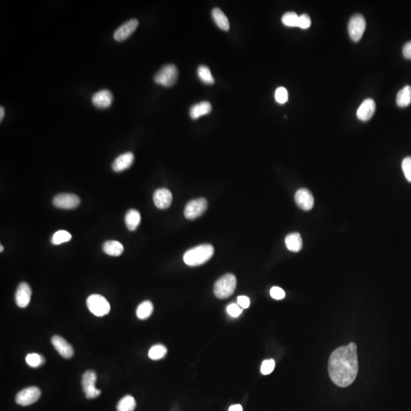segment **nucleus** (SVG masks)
Wrapping results in <instances>:
<instances>
[{
  "mask_svg": "<svg viewBox=\"0 0 411 411\" xmlns=\"http://www.w3.org/2000/svg\"><path fill=\"white\" fill-rule=\"evenodd\" d=\"M357 346L351 343L335 350L330 356L328 372L331 381L341 388H347L353 383L357 376Z\"/></svg>",
  "mask_w": 411,
  "mask_h": 411,
  "instance_id": "nucleus-1",
  "label": "nucleus"
},
{
  "mask_svg": "<svg viewBox=\"0 0 411 411\" xmlns=\"http://www.w3.org/2000/svg\"><path fill=\"white\" fill-rule=\"evenodd\" d=\"M214 254V247L210 244H200L186 251L183 261L190 267H196L208 261Z\"/></svg>",
  "mask_w": 411,
  "mask_h": 411,
  "instance_id": "nucleus-2",
  "label": "nucleus"
},
{
  "mask_svg": "<svg viewBox=\"0 0 411 411\" xmlns=\"http://www.w3.org/2000/svg\"><path fill=\"white\" fill-rule=\"evenodd\" d=\"M237 285L235 276L227 274L216 281L214 285V294L217 298H227L233 295Z\"/></svg>",
  "mask_w": 411,
  "mask_h": 411,
  "instance_id": "nucleus-3",
  "label": "nucleus"
},
{
  "mask_svg": "<svg viewBox=\"0 0 411 411\" xmlns=\"http://www.w3.org/2000/svg\"><path fill=\"white\" fill-rule=\"evenodd\" d=\"M178 75V71L174 64H166L162 66L155 75L156 83L163 85L165 87H171L176 84Z\"/></svg>",
  "mask_w": 411,
  "mask_h": 411,
  "instance_id": "nucleus-4",
  "label": "nucleus"
},
{
  "mask_svg": "<svg viewBox=\"0 0 411 411\" xmlns=\"http://www.w3.org/2000/svg\"><path fill=\"white\" fill-rule=\"evenodd\" d=\"M86 304L89 311L97 317L105 316L111 311V305L108 300L98 294L90 295L87 298Z\"/></svg>",
  "mask_w": 411,
  "mask_h": 411,
  "instance_id": "nucleus-5",
  "label": "nucleus"
},
{
  "mask_svg": "<svg viewBox=\"0 0 411 411\" xmlns=\"http://www.w3.org/2000/svg\"><path fill=\"white\" fill-rule=\"evenodd\" d=\"M366 22L365 18L361 14H355L350 19L348 31L351 39L355 42L360 41L365 32Z\"/></svg>",
  "mask_w": 411,
  "mask_h": 411,
  "instance_id": "nucleus-6",
  "label": "nucleus"
},
{
  "mask_svg": "<svg viewBox=\"0 0 411 411\" xmlns=\"http://www.w3.org/2000/svg\"><path fill=\"white\" fill-rule=\"evenodd\" d=\"M96 379V373H95V371H86L82 376V388H83L85 397L88 399H93V398H98L102 393L100 390L95 388Z\"/></svg>",
  "mask_w": 411,
  "mask_h": 411,
  "instance_id": "nucleus-7",
  "label": "nucleus"
},
{
  "mask_svg": "<svg viewBox=\"0 0 411 411\" xmlns=\"http://www.w3.org/2000/svg\"><path fill=\"white\" fill-rule=\"evenodd\" d=\"M208 207L207 200L198 198L190 200L186 205L184 216L187 220H195L205 213Z\"/></svg>",
  "mask_w": 411,
  "mask_h": 411,
  "instance_id": "nucleus-8",
  "label": "nucleus"
},
{
  "mask_svg": "<svg viewBox=\"0 0 411 411\" xmlns=\"http://www.w3.org/2000/svg\"><path fill=\"white\" fill-rule=\"evenodd\" d=\"M41 392L37 387H29L18 392L15 397V402L21 406H28L38 402L41 398Z\"/></svg>",
  "mask_w": 411,
  "mask_h": 411,
  "instance_id": "nucleus-9",
  "label": "nucleus"
},
{
  "mask_svg": "<svg viewBox=\"0 0 411 411\" xmlns=\"http://www.w3.org/2000/svg\"><path fill=\"white\" fill-rule=\"evenodd\" d=\"M55 207L62 210H72L80 204V199L72 193H59L53 200Z\"/></svg>",
  "mask_w": 411,
  "mask_h": 411,
  "instance_id": "nucleus-10",
  "label": "nucleus"
},
{
  "mask_svg": "<svg viewBox=\"0 0 411 411\" xmlns=\"http://www.w3.org/2000/svg\"><path fill=\"white\" fill-rule=\"evenodd\" d=\"M139 25L137 19H130L126 21L121 26L119 27L114 34V38L116 41H123L131 36Z\"/></svg>",
  "mask_w": 411,
  "mask_h": 411,
  "instance_id": "nucleus-11",
  "label": "nucleus"
},
{
  "mask_svg": "<svg viewBox=\"0 0 411 411\" xmlns=\"http://www.w3.org/2000/svg\"><path fill=\"white\" fill-rule=\"evenodd\" d=\"M295 200L298 207L305 211H309L314 207V197L311 191L306 188H301L297 190L295 195Z\"/></svg>",
  "mask_w": 411,
  "mask_h": 411,
  "instance_id": "nucleus-12",
  "label": "nucleus"
},
{
  "mask_svg": "<svg viewBox=\"0 0 411 411\" xmlns=\"http://www.w3.org/2000/svg\"><path fill=\"white\" fill-rule=\"evenodd\" d=\"M51 343L62 357L70 359L73 355L74 351L72 346L62 337L55 335L51 339Z\"/></svg>",
  "mask_w": 411,
  "mask_h": 411,
  "instance_id": "nucleus-13",
  "label": "nucleus"
},
{
  "mask_svg": "<svg viewBox=\"0 0 411 411\" xmlns=\"http://www.w3.org/2000/svg\"><path fill=\"white\" fill-rule=\"evenodd\" d=\"M15 302L20 308L29 305L31 297V289L27 283H21L15 293Z\"/></svg>",
  "mask_w": 411,
  "mask_h": 411,
  "instance_id": "nucleus-14",
  "label": "nucleus"
},
{
  "mask_svg": "<svg viewBox=\"0 0 411 411\" xmlns=\"http://www.w3.org/2000/svg\"><path fill=\"white\" fill-rule=\"evenodd\" d=\"M153 201L157 208L166 210L170 207L172 202V194L170 190L166 188H160L156 190L153 195Z\"/></svg>",
  "mask_w": 411,
  "mask_h": 411,
  "instance_id": "nucleus-15",
  "label": "nucleus"
},
{
  "mask_svg": "<svg viewBox=\"0 0 411 411\" xmlns=\"http://www.w3.org/2000/svg\"><path fill=\"white\" fill-rule=\"evenodd\" d=\"M113 94L108 89H102L94 94L92 103L98 108H108L113 103Z\"/></svg>",
  "mask_w": 411,
  "mask_h": 411,
  "instance_id": "nucleus-16",
  "label": "nucleus"
},
{
  "mask_svg": "<svg viewBox=\"0 0 411 411\" xmlns=\"http://www.w3.org/2000/svg\"><path fill=\"white\" fill-rule=\"evenodd\" d=\"M375 112V103L373 99H367L363 101L357 110V117L362 121H367L372 117Z\"/></svg>",
  "mask_w": 411,
  "mask_h": 411,
  "instance_id": "nucleus-17",
  "label": "nucleus"
},
{
  "mask_svg": "<svg viewBox=\"0 0 411 411\" xmlns=\"http://www.w3.org/2000/svg\"><path fill=\"white\" fill-rule=\"evenodd\" d=\"M134 156L130 152L118 156L112 163V169L115 172H120L129 169L133 164Z\"/></svg>",
  "mask_w": 411,
  "mask_h": 411,
  "instance_id": "nucleus-18",
  "label": "nucleus"
},
{
  "mask_svg": "<svg viewBox=\"0 0 411 411\" xmlns=\"http://www.w3.org/2000/svg\"><path fill=\"white\" fill-rule=\"evenodd\" d=\"M212 105L210 102H202L196 104L190 108V116L193 120L198 119L200 117L208 115L211 112Z\"/></svg>",
  "mask_w": 411,
  "mask_h": 411,
  "instance_id": "nucleus-19",
  "label": "nucleus"
},
{
  "mask_svg": "<svg viewBox=\"0 0 411 411\" xmlns=\"http://www.w3.org/2000/svg\"><path fill=\"white\" fill-rule=\"evenodd\" d=\"M285 244L287 249L293 252H298L302 248V239L299 233H294L289 234L286 237Z\"/></svg>",
  "mask_w": 411,
  "mask_h": 411,
  "instance_id": "nucleus-20",
  "label": "nucleus"
},
{
  "mask_svg": "<svg viewBox=\"0 0 411 411\" xmlns=\"http://www.w3.org/2000/svg\"><path fill=\"white\" fill-rule=\"evenodd\" d=\"M212 16L215 23L220 29L223 31H229L230 30V21L226 15L223 13L220 8H214L212 11Z\"/></svg>",
  "mask_w": 411,
  "mask_h": 411,
  "instance_id": "nucleus-21",
  "label": "nucleus"
},
{
  "mask_svg": "<svg viewBox=\"0 0 411 411\" xmlns=\"http://www.w3.org/2000/svg\"><path fill=\"white\" fill-rule=\"evenodd\" d=\"M102 249L108 255L117 257L123 253V246L117 241H108L104 243Z\"/></svg>",
  "mask_w": 411,
  "mask_h": 411,
  "instance_id": "nucleus-22",
  "label": "nucleus"
},
{
  "mask_svg": "<svg viewBox=\"0 0 411 411\" xmlns=\"http://www.w3.org/2000/svg\"><path fill=\"white\" fill-rule=\"evenodd\" d=\"M140 213L136 210H129L125 216V223L129 231L136 230L140 223Z\"/></svg>",
  "mask_w": 411,
  "mask_h": 411,
  "instance_id": "nucleus-23",
  "label": "nucleus"
},
{
  "mask_svg": "<svg viewBox=\"0 0 411 411\" xmlns=\"http://www.w3.org/2000/svg\"><path fill=\"white\" fill-rule=\"evenodd\" d=\"M397 105L401 108L408 107L411 103V87L406 85L402 90H400L397 95Z\"/></svg>",
  "mask_w": 411,
  "mask_h": 411,
  "instance_id": "nucleus-24",
  "label": "nucleus"
},
{
  "mask_svg": "<svg viewBox=\"0 0 411 411\" xmlns=\"http://www.w3.org/2000/svg\"><path fill=\"white\" fill-rule=\"evenodd\" d=\"M153 312V305L150 301H145L142 302L136 309V315L140 320H145L149 318Z\"/></svg>",
  "mask_w": 411,
  "mask_h": 411,
  "instance_id": "nucleus-25",
  "label": "nucleus"
},
{
  "mask_svg": "<svg viewBox=\"0 0 411 411\" xmlns=\"http://www.w3.org/2000/svg\"><path fill=\"white\" fill-rule=\"evenodd\" d=\"M136 403L133 397L126 395L118 402L117 411H133L136 408Z\"/></svg>",
  "mask_w": 411,
  "mask_h": 411,
  "instance_id": "nucleus-26",
  "label": "nucleus"
},
{
  "mask_svg": "<svg viewBox=\"0 0 411 411\" xmlns=\"http://www.w3.org/2000/svg\"><path fill=\"white\" fill-rule=\"evenodd\" d=\"M167 348L162 344H157L151 348L149 351V357L153 360H159L166 356L167 354Z\"/></svg>",
  "mask_w": 411,
  "mask_h": 411,
  "instance_id": "nucleus-27",
  "label": "nucleus"
},
{
  "mask_svg": "<svg viewBox=\"0 0 411 411\" xmlns=\"http://www.w3.org/2000/svg\"><path fill=\"white\" fill-rule=\"evenodd\" d=\"M197 74H198L200 80L203 83L207 84V85H212V84L214 83V79H213L210 69L207 66H204V65L199 66L198 69H197Z\"/></svg>",
  "mask_w": 411,
  "mask_h": 411,
  "instance_id": "nucleus-28",
  "label": "nucleus"
},
{
  "mask_svg": "<svg viewBox=\"0 0 411 411\" xmlns=\"http://www.w3.org/2000/svg\"><path fill=\"white\" fill-rule=\"evenodd\" d=\"M72 238L70 233L65 230H59L53 235L51 242L55 245H59L62 243L68 242Z\"/></svg>",
  "mask_w": 411,
  "mask_h": 411,
  "instance_id": "nucleus-29",
  "label": "nucleus"
},
{
  "mask_svg": "<svg viewBox=\"0 0 411 411\" xmlns=\"http://www.w3.org/2000/svg\"><path fill=\"white\" fill-rule=\"evenodd\" d=\"M26 362L29 366L38 368L45 364V359L42 355L38 353H30L26 356Z\"/></svg>",
  "mask_w": 411,
  "mask_h": 411,
  "instance_id": "nucleus-30",
  "label": "nucleus"
},
{
  "mask_svg": "<svg viewBox=\"0 0 411 411\" xmlns=\"http://www.w3.org/2000/svg\"><path fill=\"white\" fill-rule=\"evenodd\" d=\"M298 17L295 12H287L283 15L282 22L286 26L298 27Z\"/></svg>",
  "mask_w": 411,
  "mask_h": 411,
  "instance_id": "nucleus-31",
  "label": "nucleus"
},
{
  "mask_svg": "<svg viewBox=\"0 0 411 411\" xmlns=\"http://www.w3.org/2000/svg\"><path fill=\"white\" fill-rule=\"evenodd\" d=\"M402 170H403L404 174H405V177L407 180L411 183V157L408 156V157L404 159L402 162Z\"/></svg>",
  "mask_w": 411,
  "mask_h": 411,
  "instance_id": "nucleus-32",
  "label": "nucleus"
},
{
  "mask_svg": "<svg viewBox=\"0 0 411 411\" xmlns=\"http://www.w3.org/2000/svg\"><path fill=\"white\" fill-rule=\"evenodd\" d=\"M275 99L279 104H285L288 101V92L284 87H280L276 90Z\"/></svg>",
  "mask_w": 411,
  "mask_h": 411,
  "instance_id": "nucleus-33",
  "label": "nucleus"
},
{
  "mask_svg": "<svg viewBox=\"0 0 411 411\" xmlns=\"http://www.w3.org/2000/svg\"><path fill=\"white\" fill-rule=\"evenodd\" d=\"M275 368V361L274 359H267L262 362L261 367V372L263 375H267L274 371Z\"/></svg>",
  "mask_w": 411,
  "mask_h": 411,
  "instance_id": "nucleus-34",
  "label": "nucleus"
},
{
  "mask_svg": "<svg viewBox=\"0 0 411 411\" xmlns=\"http://www.w3.org/2000/svg\"><path fill=\"white\" fill-rule=\"evenodd\" d=\"M311 25L310 17L306 14H302L298 17V27L301 29H307Z\"/></svg>",
  "mask_w": 411,
  "mask_h": 411,
  "instance_id": "nucleus-35",
  "label": "nucleus"
},
{
  "mask_svg": "<svg viewBox=\"0 0 411 411\" xmlns=\"http://www.w3.org/2000/svg\"><path fill=\"white\" fill-rule=\"evenodd\" d=\"M227 312L233 318H237L242 313V308L237 304H231L227 307Z\"/></svg>",
  "mask_w": 411,
  "mask_h": 411,
  "instance_id": "nucleus-36",
  "label": "nucleus"
},
{
  "mask_svg": "<svg viewBox=\"0 0 411 411\" xmlns=\"http://www.w3.org/2000/svg\"><path fill=\"white\" fill-rule=\"evenodd\" d=\"M270 295L274 299L281 300L285 298L286 294L283 289L278 287H274L270 290Z\"/></svg>",
  "mask_w": 411,
  "mask_h": 411,
  "instance_id": "nucleus-37",
  "label": "nucleus"
},
{
  "mask_svg": "<svg viewBox=\"0 0 411 411\" xmlns=\"http://www.w3.org/2000/svg\"><path fill=\"white\" fill-rule=\"evenodd\" d=\"M237 305H239L241 308H247L250 305L249 298L244 295H240L237 297Z\"/></svg>",
  "mask_w": 411,
  "mask_h": 411,
  "instance_id": "nucleus-38",
  "label": "nucleus"
},
{
  "mask_svg": "<svg viewBox=\"0 0 411 411\" xmlns=\"http://www.w3.org/2000/svg\"><path fill=\"white\" fill-rule=\"evenodd\" d=\"M403 54L406 59H411V41L405 44L403 48Z\"/></svg>",
  "mask_w": 411,
  "mask_h": 411,
  "instance_id": "nucleus-39",
  "label": "nucleus"
},
{
  "mask_svg": "<svg viewBox=\"0 0 411 411\" xmlns=\"http://www.w3.org/2000/svg\"><path fill=\"white\" fill-rule=\"evenodd\" d=\"M229 411H243V408L241 405H235L230 407Z\"/></svg>",
  "mask_w": 411,
  "mask_h": 411,
  "instance_id": "nucleus-40",
  "label": "nucleus"
},
{
  "mask_svg": "<svg viewBox=\"0 0 411 411\" xmlns=\"http://www.w3.org/2000/svg\"><path fill=\"white\" fill-rule=\"evenodd\" d=\"M4 115H5V109H4L3 107L1 106V108H0V121H2V120H3Z\"/></svg>",
  "mask_w": 411,
  "mask_h": 411,
  "instance_id": "nucleus-41",
  "label": "nucleus"
},
{
  "mask_svg": "<svg viewBox=\"0 0 411 411\" xmlns=\"http://www.w3.org/2000/svg\"><path fill=\"white\" fill-rule=\"evenodd\" d=\"M3 250L4 247H2V245L0 246V251H1V252H2V251H3Z\"/></svg>",
  "mask_w": 411,
  "mask_h": 411,
  "instance_id": "nucleus-42",
  "label": "nucleus"
}]
</instances>
